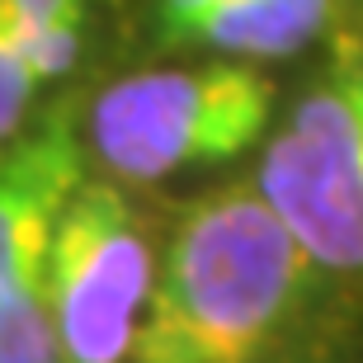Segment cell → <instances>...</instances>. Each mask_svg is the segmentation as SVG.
<instances>
[{"label":"cell","instance_id":"obj_1","mask_svg":"<svg viewBox=\"0 0 363 363\" xmlns=\"http://www.w3.org/2000/svg\"><path fill=\"white\" fill-rule=\"evenodd\" d=\"M316 269L259 184L179 213L137 321L133 363H259Z\"/></svg>","mask_w":363,"mask_h":363},{"label":"cell","instance_id":"obj_2","mask_svg":"<svg viewBox=\"0 0 363 363\" xmlns=\"http://www.w3.org/2000/svg\"><path fill=\"white\" fill-rule=\"evenodd\" d=\"M274 94L250 62L142 71L94 99L90 142L118 179L156 184L250 151L274 118Z\"/></svg>","mask_w":363,"mask_h":363},{"label":"cell","instance_id":"obj_3","mask_svg":"<svg viewBox=\"0 0 363 363\" xmlns=\"http://www.w3.org/2000/svg\"><path fill=\"white\" fill-rule=\"evenodd\" d=\"M255 184L316 269L363 274V62L297 99Z\"/></svg>","mask_w":363,"mask_h":363},{"label":"cell","instance_id":"obj_4","mask_svg":"<svg viewBox=\"0 0 363 363\" xmlns=\"http://www.w3.org/2000/svg\"><path fill=\"white\" fill-rule=\"evenodd\" d=\"M147 227L108 179H81L52 231V321L62 363H128L151 293Z\"/></svg>","mask_w":363,"mask_h":363},{"label":"cell","instance_id":"obj_5","mask_svg":"<svg viewBox=\"0 0 363 363\" xmlns=\"http://www.w3.org/2000/svg\"><path fill=\"white\" fill-rule=\"evenodd\" d=\"M85 179L71 108L19 137L0 156V293L52 255V231Z\"/></svg>","mask_w":363,"mask_h":363},{"label":"cell","instance_id":"obj_6","mask_svg":"<svg viewBox=\"0 0 363 363\" xmlns=\"http://www.w3.org/2000/svg\"><path fill=\"white\" fill-rule=\"evenodd\" d=\"M184 43L217 48V52L255 62V57H288L297 48H307V33L274 0H213L189 24Z\"/></svg>","mask_w":363,"mask_h":363},{"label":"cell","instance_id":"obj_7","mask_svg":"<svg viewBox=\"0 0 363 363\" xmlns=\"http://www.w3.org/2000/svg\"><path fill=\"white\" fill-rule=\"evenodd\" d=\"M48 264L52 255L0 293V363H62Z\"/></svg>","mask_w":363,"mask_h":363},{"label":"cell","instance_id":"obj_8","mask_svg":"<svg viewBox=\"0 0 363 363\" xmlns=\"http://www.w3.org/2000/svg\"><path fill=\"white\" fill-rule=\"evenodd\" d=\"M38 90L43 85L33 81V71L24 67V57H19V48H14L10 28H5V19H0V142L19 133V123H24V113H28V104H33Z\"/></svg>","mask_w":363,"mask_h":363},{"label":"cell","instance_id":"obj_9","mask_svg":"<svg viewBox=\"0 0 363 363\" xmlns=\"http://www.w3.org/2000/svg\"><path fill=\"white\" fill-rule=\"evenodd\" d=\"M19 24H85V0H0Z\"/></svg>","mask_w":363,"mask_h":363},{"label":"cell","instance_id":"obj_10","mask_svg":"<svg viewBox=\"0 0 363 363\" xmlns=\"http://www.w3.org/2000/svg\"><path fill=\"white\" fill-rule=\"evenodd\" d=\"M208 5H213V0H156V24H161V33L170 43H184L189 24H194Z\"/></svg>","mask_w":363,"mask_h":363},{"label":"cell","instance_id":"obj_11","mask_svg":"<svg viewBox=\"0 0 363 363\" xmlns=\"http://www.w3.org/2000/svg\"><path fill=\"white\" fill-rule=\"evenodd\" d=\"M274 5H279V10L288 14L302 33H307V43L330 24V0H274Z\"/></svg>","mask_w":363,"mask_h":363}]
</instances>
